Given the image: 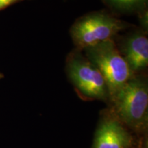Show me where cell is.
I'll use <instances>...</instances> for the list:
<instances>
[{
    "label": "cell",
    "mask_w": 148,
    "mask_h": 148,
    "mask_svg": "<svg viewBox=\"0 0 148 148\" xmlns=\"http://www.w3.org/2000/svg\"><path fill=\"white\" fill-rule=\"evenodd\" d=\"M113 113L126 127L141 132L148 120V86L146 79L133 76L111 98Z\"/></svg>",
    "instance_id": "1"
},
{
    "label": "cell",
    "mask_w": 148,
    "mask_h": 148,
    "mask_svg": "<svg viewBox=\"0 0 148 148\" xmlns=\"http://www.w3.org/2000/svg\"><path fill=\"white\" fill-rule=\"evenodd\" d=\"M83 50L85 56L104 77L110 99L134 76L113 39L101 42Z\"/></svg>",
    "instance_id": "2"
},
{
    "label": "cell",
    "mask_w": 148,
    "mask_h": 148,
    "mask_svg": "<svg viewBox=\"0 0 148 148\" xmlns=\"http://www.w3.org/2000/svg\"><path fill=\"white\" fill-rule=\"evenodd\" d=\"M126 24L104 12H95L82 16L72 25L70 34L77 48L83 50L105 40L112 39Z\"/></svg>",
    "instance_id": "3"
},
{
    "label": "cell",
    "mask_w": 148,
    "mask_h": 148,
    "mask_svg": "<svg viewBox=\"0 0 148 148\" xmlns=\"http://www.w3.org/2000/svg\"><path fill=\"white\" fill-rule=\"evenodd\" d=\"M66 69L70 81L79 95L89 100L109 99L108 86L102 74L79 51L69 56Z\"/></svg>",
    "instance_id": "4"
},
{
    "label": "cell",
    "mask_w": 148,
    "mask_h": 148,
    "mask_svg": "<svg viewBox=\"0 0 148 148\" xmlns=\"http://www.w3.org/2000/svg\"><path fill=\"white\" fill-rule=\"evenodd\" d=\"M133 142L126 127L111 112L101 121L92 148H131Z\"/></svg>",
    "instance_id": "5"
},
{
    "label": "cell",
    "mask_w": 148,
    "mask_h": 148,
    "mask_svg": "<svg viewBox=\"0 0 148 148\" xmlns=\"http://www.w3.org/2000/svg\"><path fill=\"white\" fill-rule=\"evenodd\" d=\"M119 51L133 75L147 66L148 39L143 33L138 32L127 36Z\"/></svg>",
    "instance_id": "6"
},
{
    "label": "cell",
    "mask_w": 148,
    "mask_h": 148,
    "mask_svg": "<svg viewBox=\"0 0 148 148\" xmlns=\"http://www.w3.org/2000/svg\"><path fill=\"white\" fill-rule=\"evenodd\" d=\"M107 6L121 13L143 12L145 10L147 0H102Z\"/></svg>",
    "instance_id": "7"
},
{
    "label": "cell",
    "mask_w": 148,
    "mask_h": 148,
    "mask_svg": "<svg viewBox=\"0 0 148 148\" xmlns=\"http://www.w3.org/2000/svg\"><path fill=\"white\" fill-rule=\"evenodd\" d=\"M21 0H0V10H3L7 7L17 3Z\"/></svg>",
    "instance_id": "8"
},
{
    "label": "cell",
    "mask_w": 148,
    "mask_h": 148,
    "mask_svg": "<svg viewBox=\"0 0 148 148\" xmlns=\"http://www.w3.org/2000/svg\"><path fill=\"white\" fill-rule=\"evenodd\" d=\"M3 77V74L1 73V72H0V79H1L2 78V77Z\"/></svg>",
    "instance_id": "9"
}]
</instances>
